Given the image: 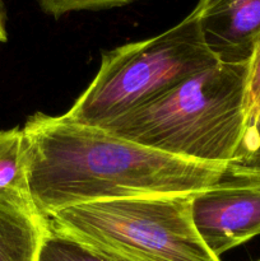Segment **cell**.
I'll return each instance as SVG.
<instances>
[{
    "label": "cell",
    "mask_w": 260,
    "mask_h": 261,
    "mask_svg": "<svg viewBox=\"0 0 260 261\" xmlns=\"http://www.w3.org/2000/svg\"><path fill=\"white\" fill-rule=\"evenodd\" d=\"M22 130L31 195L43 218L93 201L198 193L227 168L166 154L64 115L36 112Z\"/></svg>",
    "instance_id": "cell-1"
},
{
    "label": "cell",
    "mask_w": 260,
    "mask_h": 261,
    "mask_svg": "<svg viewBox=\"0 0 260 261\" xmlns=\"http://www.w3.org/2000/svg\"><path fill=\"white\" fill-rule=\"evenodd\" d=\"M250 61H219L99 127L166 154L229 165L246 129Z\"/></svg>",
    "instance_id": "cell-2"
},
{
    "label": "cell",
    "mask_w": 260,
    "mask_h": 261,
    "mask_svg": "<svg viewBox=\"0 0 260 261\" xmlns=\"http://www.w3.org/2000/svg\"><path fill=\"white\" fill-rule=\"evenodd\" d=\"M195 193L163 194L69 206L48 228L120 261H221L194 224Z\"/></svg>",
    "instance_id": "cell-3"
},
{
    "label": "cell",
    "mask_w": 260,
    "mask_h": 261,
    "mask_svg": "<svg viewBox=\"0 0 260 261\" xmlns=\"http://www.w3.org/2000/svg\"><path fill=\"white\" fill-rule=\"evenodd\" d=\"M201 3L170 30L102 55L93 81L64 116L101 126L219 63L201 28Z\"/></svg>",
    "instance_id": "cell-4"
},
{
    "label": "cell",
    "mask_w": 260,
    "mask_h": 261,
    "mask_svg": "<svg viewBox=\"0 0 260 261\" xmlns=\"http://www.w3.org/2000/svg\"><path fill=\"white\" fill-rule=\"evenodd\" d=\"M191 216L217 257L260 236V171L227 167L216 185L194 194Z\"/></svg>",
    "instance_id": "cell-5"
},
{
    "label": "cell",
    "mask_w": 260,
    "mask_h": 261,
    "mask_svg": "<svg viewBox=\"0 0 260 261\" xmlns=\"http://www.w3.org/2000/svg\"><path fill=\"white\" fill-rule=\"evenodd\" d=\"M201 28L218 61H250L260 40V0H199Z\"/></svg>",
    "instance_id": "cell-6"
},
{
    "label": "cell",
    "mask_w": 260,
    "mask_h": 261,
    "mask_svg": "<svg viewBox=\"0 0 260 261\" xmlns=\"http://www.w3.org/2000/svg\"><path fill=\"white\" fill-rule=\"evenodd\" d=\"M47 221L0 199V261H37Z\"/></svg>",
    "instance_id": "cell-7"
},
{
    "label": "cell",
    "mask_w": 260,
    "mask_h": 261,
    "mask_svg": "<svg viewBox=\"0 0 260 261\" xmlns=\"http://www.w3.org/2000/svg\"><path fill=\"white\" fill-rule=\"evenodd\" d=\"M0 199L38 213L31 195L25 140L19 127L0 132Z\"/></svg>",
    "instance_id": "cell-8"
},
{
    "label": "cell",
    "mask_w": 260,
    "mask_h": 261,
    "mask_svg": "<svg viewBox=\"0 0 260 261\" xmlns=\"http://www.w3.org/2000/svg\"><path fill=\"white\" fill-rule=\"evenodd\" d=\"M37 261H120L82 242L48 228L43 236Z\"/></svg>",
    "instance_id": "cell-9"
},
{
    "label": "cell",
    "mask_w": 260,
    "mask_h": 261,
    "mask_svg": "<svg viewBox=\"0 0 260 261\" xmlns=\"http://www.w3.org/2000/svg\"><path fill=\"white\" fill-rule=\"evenodd\" d=\"M227 167L232 170L260 171V114L254 124L244 133L233 161Z\"/></svg>",
    "instance_id": "cell-10"
},
{
    "label": "cell",
    "mask_w": 260,
    "mask_h": 261,
    "mask_svg": "<svg viewBox=\"0 0 260 261\" xmlns=\"http://www.w3.org/2000/svg\"><path fill=\"white\" fill-rule=\"evenodd\" d=\"M37 2L43 13L58 19L66 13L122 7L132 3L133 0H37Z\"/></svg>",
    "instance_id": "cell-11"
},
{
    "label": "cell",
    "mask_w": 260,
    "mask_h": 261,
    "mask_svg": "<svg viewBox=\"0 0 260 261\" xmlns=\"http://www.w3.org/2000/svg\"><path fill=\"white\" fill-rule=\"evenodd\" d=\"M260 114V40L250 60L249 82L246 93V132Z\"/></svg>",
    "instance_id": "cell-12"
},
{
    "label": "cell",
    "mask_w": 260,
    "mask_h": 261,
    "mask_svg": "<svg viewBox=\"0 0 260 261\" xmlns=\"http://www.w3.org/2000/svg\"><path fill=\"white\" fill-rule=\"evenodd\" d=\"M7 40H8L7 13H5L4 2L0 0V42H5Z\"/></svg>",
    "instance_id": "cell-13"
},
{
    "label": "cell",
    "mask_w": 260,
    "mask_h": 261,
    "mask_svg": "<svg viewBox=\"0 0 260 261\" xmlns=\"http://www.w3.org/2000/svg\"><path fill=\"white\" fill-rule=\"evenodd\" d=\"M257 261H260V260H257Z\"/></svg>",
    "instance_id": "cell-14"
}]
</instances>
